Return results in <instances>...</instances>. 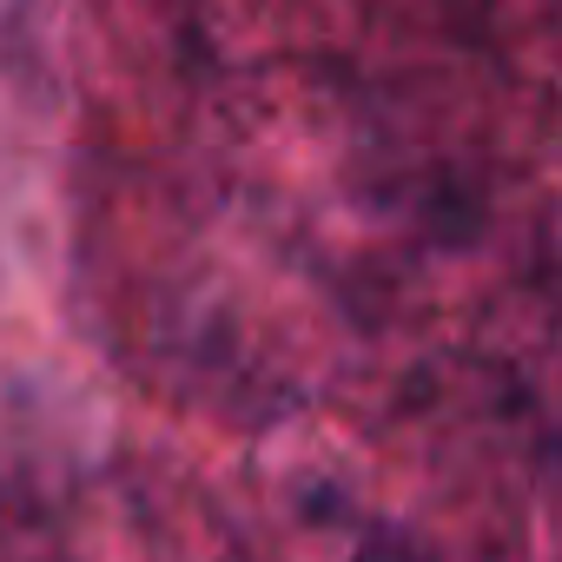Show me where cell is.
<instances>
[{"instance_id": "1", "label": "cell", "mask_w": 562, "mask_h": 562, "mask_svg": "<svg viewBox=\"0 0 562 562\" xmlns=\"http://www.w3.org/2000/svg\"><path fill=\"white\" fill-rule=\"evenodd\" d=\"M358 562H443V555L404 522H371L364 542H358Z\"/></svg>"}]
</instances>
